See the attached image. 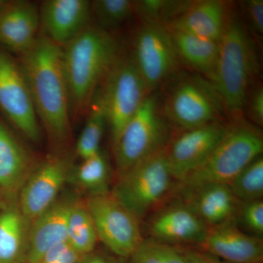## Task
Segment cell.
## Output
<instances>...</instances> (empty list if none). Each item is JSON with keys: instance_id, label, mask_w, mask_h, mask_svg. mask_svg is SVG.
<instances>
[{"instance_id": "obj_34", "label": "cell", "mask_w": 263, "mask_h": 263, "mask_svg": "<svg viewBox=\"0 0 263 263\" xmlns=\"http://www.w3.org/2000/svg\"><path fill=\"white\" fill-rule=\"evenodd\" d=\"M247 20L252 30L260 35L263 33V1L249 0L243 3Z\"/></svg>"}, {"instance_id": "obj_38", "label": "cell", "mask_w": 263, "mask_h": 263, "mask_svg": "<svg viewBox=\"0 0 263 263\" xmlns=\"http://www.w3.org/2000/svg\"><path fill=\"white\" fill-rule=\"evenodd\" d=\"M2 197H3V195H2L1 193H0V200H1Z\"/></svg>"}, {"instance_id": "obj_18", "label": "cell", "mask_w": 263, "mask_h": 263, "mask_svg": "<svg viewBox=\"0 0 263 263\" xmlns=\"http://www.w3.org/2000/svg\"><path fill=\"white\" fill-rule=\"evenodd\" d=\"M75 201L70 197L58 198L30 223L26 263H37L49 249L66 241L69 216Z\"/></svg>"}, {"instance_id": "obj_15", "label": "cell", "mask_w": 263, "mask_h": 263, "mask_svg": "<svg viewBox=\"0 0 263 263\" xmlns=\"http://www.w3.org/2000/svg\"><path fill=\"white\" fill-rule=\"evenodd\" d=\"M91 2L46 0L40 10L44 34L62 48L89 26Z\"/></svg>"}, {"instance_id": "obj_24", "label": "cell", "mask_w": 263, "mask_h": 263, "mask_svg": "<svg viewBox=\"0 0 263 263\" xmlns=\"http://www.w3.org/2000/svg\"><path fill=\"white\" fill-rule=\"evenodd\" d=\"M98 240L94 221L86 204L76 200L69 216L66 241L84 256L94 252Z\"/></svg>"}, {"instance_id": "obj_30", "label": "cell", "mask_w": 263, "mask_h": 263, "mask_svg": "<svg viewBox=\"0 0 263 263\" xmlns=\"http://www.w3.org/2000/svg\"><path fill=\"white\" fill-rule=\"evenodd\" d=\"M129 258V263H187L183 250L156 239L144 240Z\"/></svg>"}, {"instance_id": "obj_5", "label": "cell", "mask_w": 263, "mask_h": 263, "mask_svg": "<svg viewBox=\"0 0 263 263\" xmlns=\"http://www.w3.org/2000/svg\"><path fill=\"white\" fill-rule=\"evenodd\" d=\"M159 103L151 93L114 143L119 177L167 146L168 126Z\"/></svg>"}, {"instance_id": "obj_2", "label": "cell", "mask_w": 263, "mask_h": 263, "mask_svg": "<svg viewBox=\"0 0 263 263\" xmlns=\"http://www.w3.org/2000/svg\"><path fill=\"white\" fill-rule=\"evenodd\" d=\"M62 49L71 116L78 117L87 111L99 86L120 56L119 43L111 32L88 26Z\"/></svg>"}, {"instance_id": "obj_3", "label": "cell", "mask_w": 263, "mask_h": 263, "mask_svg": "<svg viewBox=\"0 0 263 263\" xmlns=\"http://www.w3.org/2000/svg\"><path fill=\"white\" fill-rule=\"evenodd\" d=\"M258 70L253 41L243 23L230 15L219 42V54L211 82L226 114L242 118L246 101Z\"/></svg>"}, {"instance_id": "obj_29", "label": "cell", "mask_w": 263, "mask_h": 263, "mask_svg": "<svg viewBox=\"0 0 263 263\" xmlns=\"http://www.w3.org/2000/svg\"><path fill=\"white\" fill-rule=\"evenodd\" d=\"M134 13L133 1L129 0H95L91 2V16L96 27L110 32L130 18Z\"/></svg>"}, {"instance_id": "obj_6", "label": "cell", "mask_w": 263, "mask_h": 263, "mask_svg": "<svg viewBox=\"0 0 263 263\" xmlns=\"http://www.w3.org/2000/svg\"><path fill=\"white\" fill-rule=\"evenodd\" d=\"M174 180L165 148L119 176L111 194L141 219L167 195Z\"/></svg>"}, {"instance_id": "obj_9", "label": "cell", "mask_w": 263, "mask_h": 263, "mask_svg": "<svg viewBox=\"0 0 263 263\" xmlns=\"http://www.w3.org/2000/svg\"><path fill=\"white\" fill-rule=\"evenodd\" d=\"M85 204L98 240L116 255L129 258L143 240L140 219L108 193L90 195Z\"/></svg>"}, {"instance_id": "obj_7", "label": "cell", "mask_w": 263, "mask_h": 263, "mask_svg": "<svg viewBox=\"0 0 263 263\" xmlns=\"http://www.w3.org/2000/svg\"><path fill=\"white\" fill-rule=\"evenodd\" d=\"M100 91L114 144L150 95L131 55L119 56Z\"/></svg>"}, {"instance_id": "obj_13", "label": "cell", "mask_w": 263, "mask_h": 263, "mask_svg": "<svg viewBox=\"0 0 263 263\" xmlns=\"http://www.w3.org/2000/svg\"><path fill=\"white\" fill-rule=\"evenodd\" d=\"M67 161L53 157L34 168L18 192V202L29 222L51 206L70 178Z\"/></svg>"}, {"instance_id": "obj_31", "label": "cell", "mask_w": 263, "mask_h": 263, "mask_svg": "<svg viewBox=\"0 0 263 263\" xmlns=\"http://www.w3.org/2000/svg\"><path fill=\"white\" fill-rule=\"evenodd\" d=\"M240 213L243 226L254 236L260 238L263 234L262 200L243 202Z\"/></svg>"}, {"instance_id": "obj_21", "label": "cell", "mask_w": 263, "mask_h": 263, "mask_svg": "<svg viewBox=\"0 0 263 263\" xmlns=\"http://www.w3.org/2000/svg\"><path fill=\"white\" fill-rule=\"evenodd\" d=\"M32 157L0 120V193L16 195L34 169Z\"/></svg>"}, {"instance_id": "obj_4", "label": "cell", "mask_w": 263, "mask_h": 263, "mask_svg": "<svg viewBox=\"0 0 263 263\" xmlns=\"http://www.w3.org/2000/svg\"><path fill=\"white\" fill-rule=\"evenodd\" d=\"M262 152L261 132L242 118L233 119L212 155L179 183L180 190L185 194L213 183L229 185Z\"/></svg>"}, {"instance_id": "obj_12", "label": "cell", "mask_w": 263, "mask_h": 263, "mask_svg": "<svg viewBox=\"0 0 263 263\" xmlns=\"http://www.w3.org/2000/svg\"><path fill=\"white\" fill-rule=\"evenodd\" d=\"M229 124L217 121L183 130L166 146V155L175 181L181 182L212 155L228 132Z\"/></svg>"}, {"instance_id": "obj_19", "label": "cell", "mask_w": 263, "mask_h": 263, "mask_svg": "<svg viewBox=\"0 0 263 263\" xmlns=\"http://www.w3.org/2000/svg\"><path fill=\"white\" fill-rule=\"evenodd\" d=\"M29 226L16 195H3L0 200V263H26Z\"/></svg>"}, {"instance_id": "obj_11", "label": "cell", "mask_w": 263, "mask_h": 263, "mask_svg": "<svg viewBox=\"0 0 263 263\" xmlns=\"http://www.w3.org/2000/svg\"><path fill=\"white\" fill-rule=\"evenodd\" d=\"M0 109L29 141L41 138L38 117L20 64L0 50Z\"/></svg>"}, {"instance_id": "obj_26", "label": "cell", "mask_w": 263, "mask_h": 263, "mask_svg": "<svg viewBox=\"0 0 263 263\" xmlns=\"http://www.w3.org/2000/svg\"><path fill=\"white\" fill-rule=\"evenodd\" d=\"M193 1L186 0H139L133 1L134 13L143 24L167 26L183 14Z\"/></svg>"}, {"instance_id": "obj_37", "label": "cell", "mask_w": 263, "mask_h": 263, "mask_svg": "<svg viewBox=\"0 0 263 263\" xmlns=\"http://www.w3.org/2000/svg\"><path fill=\"white\" fill-rule=\"evenodd\" d=\"M5 2V1H4V0H0V8H1L2 6L4 5Z\"/></svg>"}, {"instance_id": "obj_1", "label": "cell", "mask_w": 263, "mask_h": 263, "mask_svg": "<svg viewBox=\"0 0 263 263\" xmlns=\"http://www.w3.org/2000/svg\"><path fill=\"white\" fill-rule=\"evenodd\" d=\"M20 56L37 117L53 141L66 143L70 136L71 113L62 48L43 34Z\"/></svg>"}, {"instance_id": "obj_14", "label": "cell", "mask_w": 263, "mask_h": 263, "mask_svg": "<svg viewBox=\"0 0 263 263\" xmlns=\"http://www.w3.org/2000/svg\"><path fill=\"white\" fill-rule=\"evenodd\" d=\"M202 252L229 263H262L263 240L243 233L232 220L209 227L200 245Z\"/></svg>"}, {"instance_id": "obj_28", "label": "cell", "mask_w": 263, "mask_h": 263, "mask_svg": "<svg viewBox=\"0 0 263 263\" xmlns=\"http://www.w3.org/2000/svg\"><path fill=\"white\" fill-rule=\"evenodd\" d=\"M228 186L237 200L242 202L262 200L263 157H257L242 170Z\"/></svg>"}, {"instance_id": "obj_22", "label": "cell", "mask_w": 263, "mask_h": 263, "mask_svg": "<svg viewBox=\"0 0 263 263\" xmlns=\"http://www.w3.org/2000/svg\"><path fill=\"white\" fill-rule=\"evenodd\" d=\"M186 204L208 227L233 219L237 212V200L230 186L213 183L183 194Z\"/></svg>"}, {"instance_id": "obj_25", "label": "cell", "mask_w": 263, "mask_h": 263, "mask_svg": "<svg viewBox=\"0 0 263 263\" xmlns=\"http://www.w3.org/2000/svg\"><path fill=\"white\" fill-rule=\"evenodd\" d=\"M87 111L86 124L76 147V155L82 160L96 155L101 151L100 143L107 121L100 91L95 93Z\"/></svg>"}, {"instance_id": "obj_35", "label": "cell", "mask_w": 263, "mask_h": 263, "mask_svg": "<svg viewBox=\"0 0 263 263\" xmlns=\"http://www.w3.org/2000/svg\"><path fill=\"white\" fill-rule=\"evenodd\" d=\"M187 263H229L201 250L189 249L183 250Z\"/></svg>"}, {"instance_id": "obj_32", "label": "cell", "mask_w": 263, "mask_h": 263, "mask_svg": "<svg viewBox=\"0 0 263 263\" xmlns=\"http://www.w3.org/2000/svg\"><path fill=\"white\" fill-rule=\"evenodd\" d=\"M82 257L65 241L49 249L37 263H79Z\"/></svg>"}, {"instance_id": "obj_27", "label": "cell", "mask_w": 263, "mask_h": 263, "mask_svg": "<svg viewBox=\"0 0 263 263\" xmlns=\"http://www.w3.org/2000/svg\"><path fill=\"white\" fill-rule=\"evenodd\" d=\"M109 167L108 161L100 151L96 155L82 160L74 171L72 179L78 186L88 190L91 195L108 193Z\"/></svg>"}, {"instance_id": "obj_10", "label": "cell", "mask_w": 263, "mask_h": 263, "mask_svg": "<svg viewBox=\"0 0 263 263\" xmlns=\"http://www.w3.org/2000/svg\"><path fill=\"white\" fill-rule=\"evenodd\" d=\"M131 57L150 94L174 76L180 62L169 29L159 24L142 25Z\"/></svg>"}, {"instance_id": "obj_36", "label": "cell", "mask_w": 263, "mask_h": 263, "mask_svg": "<svg viewBox=\"0 0 263 263\" xmlns=\"http://www.w3.org/2000/svg\"><path fill=\"white\" fill-rule=\"evenodd\" d=\"M79 263H109L103 256L93 253L83 256Z\"/></svg>"}, {"instance_id": "obj_23", "label": "cell", "mask_w": 263, "mask_h": 263, "mask_svg": "<svg viewBox=\"0 0 263 263\" xmlns=\"http://www.w3.org/2000/svg\"><path fill=\"white\" fill-rule=\"evenodd\" d=\"M179 61L212 79L215 70L219 43L194 34L169 29Z\"/></svg>"}, {"instance_id": "obj_20", "label": "cell", "mask_w": 263, "mask_h": 263, "mask_svg": "<svg viewBox=\"0 0 263 263\" xmlns=\"http://www.w3.org/2000/svg\"><path fill=\"white\" fill-rule=\"evenodd\" d=\"M229 17L224 2L193 1L182 15L166 27L219 43Z\"/></svg>"}, {"instance_id": "obj_16", "label": "cell", "mask_w": 263, "mask_h": 263, "mask_svg": "<svg viewBox=\"0 0 263 263\" xmlns=\"http://www.w3.org/2000/svg\"><path fill=\"white\" fill-rule=\"evenodd\" d=\"M149 231L154 239L169 245H200L209 227L186 202L175 204L160 211L150 221Z\"/></svg>"}, {"instance_id": "obj_33", "label": "cell", "mask_w": 263, "mask_h": 263, "mask_svg": "<svg viewBox=\"0 0 263 263\" xmlns=\"http://www.w3.org/2000/svg\"><path fill=\"white\" fill-rule=\"evenodd\" d=\"M250 119L257 125H263V89L262 86L253 87L249 91L246 101L245 108Z\"/></svg>"}, {"instance_id": "obj_8", "label": "cell", "mask_w": 263, "mask_h": 263, "mask_svg": "<svg viewBox=\"0 0 263 263\" xmlns=\"http://www.w3.org/2000/svg\"><path fill=\"white\" fill-rule=\"evenodd\" d=\"M226 114L210 81L186 77L176 82L166 97L164 117L182 130L221 121Z\"/></svg>"}, {"instance_id": "obj_17", "label": "cell", "mask_w": 263, "mask_h": 263, "mask_svg": "<svg viewBox=\"0 0 263 263\" xmlns=\"http://www.w3.org/2000/svg\"><path fill=\"white\" fill-rule=\"evenodd\" d=\"M40 11L29 1H5L0 8V43L22 55L37 41Z\"/></svg>"}]
</instances>
